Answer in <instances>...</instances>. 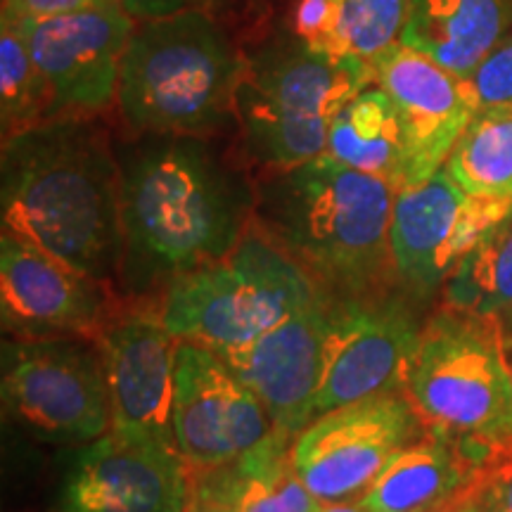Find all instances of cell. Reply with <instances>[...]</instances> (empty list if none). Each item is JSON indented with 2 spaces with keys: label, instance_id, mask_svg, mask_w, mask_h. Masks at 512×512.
Returning <instances> with one entry per match:
<instances>
[{
  "label": "cell",
  "instance_id": "1",
  "mask_svg": "<svg viewBox=\"0 0 512 512\" xmlns=\"http://www.w3.org/2000/svg\"><path fill=\"white\" fill-rule=\"evenodd\" d=\"M121 290L159 297L226 256L256 219V188L202 136H155L117 150Z\"/></svg>",
  "mask_w": 512,
  "mask_h": 512
},
{
  "label": "cell",
  "instance_id": "2",
  "mask_svg": "<svg viewBox=\"0 0 512 512\" xmlns=\"http://www.w3.org/2000/svg\"><path fill=\"white\" fill-rule=\"evenodd\" d=\"M3 235L117 285L124 261L121 171L98 117L41 124L3 143Z\"/></svg>",
  "mask_w": 512,
  "mask_h": 512
},
{
  "label": "cell",
  "instance_id": "3",
  "mask_svg": "<svg viewBox=\"0 0 512 512\" xmlns=\"http://www.w3.org/2000/svg\"><path fill=\"white\" fill-rule=\"evenodd\" d=\"M396 188L320 155L256 185V223L330 299H366L399 283L392 256Z\"/></svg>",
  "mask_w": 512,
  "mask_h": 512
},
{
  "label": "cell",
  "instance_id": "4",
  "mask_svg": "<svg viewBox=\"0 0 512 512\" xmlns=\"http://www.w3.org/2000/svg\"><path fill=\"white\" fill-rule=\"evenodd\" d=\"M247 60L204 8L138 22L121 64L117 107L155 136H202L238 119Z\"/></svg>",
  "mask_w": 512,
  "mask_h": 512
},
{
  "label": "cell",
  "instance_id": "5",
  "mask_svg": "<svg viewBox=\"0 0 512 512\" xmlns=\"http://www.w3.org/2000/svg\"><path fill=\"white\" fill-rule=\"evenodd\" d=\"M406 399L425 432L458 444L512 439V366L501 316L444 306L422 328Z\"/></svg>",
  "mask_w": 512,
  "mask_h": 512
},
{
  "label": "cell",
  "instance_id": "6",
  "mask_svg": "<svg viewBox=\"0 0 512 512\" xmlns=\"http://www.w3.org/2000/svg\"><path fill=\"white\" fill-rule=\"evenodd\" d=\"M320 294L304 268L254 219L223 259L178 278L159 299V313L178 342L226 354L306 309Z\"/></svg>",
  "mask_w": 512,
  "mask_h": 512
},
{
  "label": "cell",
  "instance_id": "7",
  "mask_svg": "<svg viewBox=\"0 0 512 512\" xmlns=\"http://www.w3.org/2000/svg\"><path fill=\"white\" fill-rule=\"evenodd\" d=\"M91 339H12L3 347L5 415L55 444H93L112 430L105 363Z\"/></svg>",
  "mask_w": 512,
  "mask_h": 512
},
{
  "label": "cell",
  "instance_id": "8",
  "mask_svg": "<svg viewBox=\"0 0 512 512\" xmlns=\"http://www.w3.org/2000/svg\"><path fill=\"white\" fill-rule=\"evenodd\" d=\"M420 430L403 392L368 396L313 420L294 439V465L320 503L358 501Z\"/></svg>",
  "mask_w": 512,
  "mask_h": 512
},
{
  "label": "cell",
  "instance_id": "9",
  "mask_svg": "<svg viewBox=\"0 0 512 512\" xmlns=\"http://www.w3.org/2000/svg\"><path fill=\"white\" fill-rule=\"evenodd\" d=\"M510 216V197L470 195L446 169L399 190L392 214V256L399 283L415 297L432 294Z\"/></svg>",
  "mask_w": 512,
  "mask_h": 512
},
{
  "label": "cell",
  "instance_id": "10",
  "mask_svg": "<svg viewBox=\"0 0 512 512\" xmlns=\"http://www.w3.org/2000/svg\"><path fill=\"white\" fill-rule=\"evenodd\" d=\"M275 432L264 403L221 354L178 342L174 439L192 477L238 463Z\"/></svg>",
  "mask_w": 512,
  "mask_h": 512
},
{
  "label": "cell",
  "instance_id": "11",
  "mask_svg": "<svg viewBox=\"0 0 512 512\" xmlns=\"http://www.w3.org/2000/svg\"><path fill=\"white\" fill-rule=\"evenodd\" d=\"M422 328L406 297L332 299L316 418L368 396L403 392Z\"/></svg>",
  "mask_w": 512,
  "mask_h": 512
},
{
  "label": "cell",
  "instance_id": "12",
  "mask_svg": "<svg viewBox=\"0 0 512 512\" xmlns=\"http://www.w3.org/2000/svg\"><path fill=\"white\" fill-rule=\"evenodd\" d=\"M46 81L53 117H100L117 102L121 64L138 22L121 3L19 24Z\"/></svg>",
  "mask_w": 512,
  "mask_h": 512
},
{
  "label": "cell",
  "instance_id": "13",
  "mask_svg": "<svg viewBox=\"0 0 512 512\" xmlns=\"http://www.w3.org/2000/svg\"><path fill=\"white\" fill-rule=\"evenodd\" d=\"M192 491L176 441L110 430L74 458L57 512H185Z\"/></svg>",
  "mask_w": 512,
  "mask_h": 512
},
{
  "label": "cell",
  "instance_id": "14",
  "mask_svg": "<svg viewBox=\"0 0 512 512\" xmlns=\"http://www.w3.org/2000/svg\"><path fill=\"white\" fill-rule=\"evenodd\" d=\"M0 311L15 339H93L121 311L112 285L29 242L0 238Z\"/></svg>",
  "mask_w": 512,
  "mask_h": 512
},
{
  "label": "cell",
  "instance_id": "15",
  "mask_svg": "<svg viewBox=\"0 0 512 512\" xmlns=\"http://www.w3.org/2000/svg\"><path fill=\"white\" fill-rule=\"evenodd\" d=\"M112 396V430L133 437L174 439V370L178 339L159 306L121 309L93 339Z\"/></svg>",
  "mask_w": 512,
  "mask_h": 512
},
{
  "label": "cell",
  "instance_id": "16",
  "mask_svg": "<svg viewBox=\"0 0 512 512\" xmlns=\"http://www.w3.org/2000/svg\"><path fill=\"white\" fill-rule=\"evenodd\" d=\"M332 299L320 294L273 330L223 356L230 370L264 403L275 430L297 439L316 420L325 373Z\"/></svg>",
  "mask_w": 512,
  "mask_h": 512
},
{
  "label": "cell",
  "instance_id": "17",
  "mask_svg": "<svg viewBox=\"0 0 512 512\" xmlns=\"http://www.w3.org/2000/svg\"><path fill=\"white\" fill-rule=\"evenodd\" d=\"M370 64L375 83L399 114L406 140V188H411L444 169L475 110L460 76L403 43H394Z\"/></svg>",
  "mask_w": 512,
  "mask_h": 512
},
{
  "label": "cell",
  "instance_id": "18",
  "mask_svg": "<svg viewBox=\"0 0 512 512\" xmlns=\"http://www.w3.org/2000/svg\"><path fill=\"white\" fill-rule=\"evenodd\" d=\"M375 83L373 64L358 57H330L294 38L247 60L240 88L302 124L330 128L363 88Z\"/></svg>",
  "mask_w": 512,
  "mask_h": 512
},
{
  "label": "cell",
  "instance_id": "19",
  "mask_svg": "<svg viewBox=\"0 0 512 512\" xmlns=\"http://www.w3.org/2000/svg\"><path fill=\"white\" fill-rule=\"evenodd\" d=\"M477 486V463L463 444L427 432L382 470L358 498L366 512H439Z\"/></svg>",
  "mask_w": 512,
  "mask_h": 512
},
{
  "label": "cell",
  "instance_id": "20",
  "mask_svg": "<svg viewBox=\"0 0 512 512\" xmlns=\"http://www.w3.org/2000/svg\"><path fill=\"white\" fill-rule=\"evenodd\" d=\"M510 0H408L403 46L465 79L505 38Z\"/></svg>",
  "mask_w": 512,
  "mask_h": 512
},
{
  "label": "cell",
  "instance_id": "21",
  "mask_svg": "<svg viewBox=\"0 0 512 512\" xmlns=\"http://www.w3.org/2000/svg\"><path fill=\"white\" fill-rule=\"evenodd\" d=\"M408 0H294L292 34L330 57L373 62L401 41Z\"/></svg>",
  "mask_w": 512,
  "mask_h": 512
},
{
  "label": "cell",
  "instance_id": "22",
  "mask_svg": "<svg viewBox=\"0 0 512 512\" xmlns=\"http://www.w3.org/2000/svg\"><path fill=\"white\" fill-rule=\"evenodd\" d=\"M294 437L275 432L238 463L195 477L230 512H318L320 503L294 465Z\"/></svg>",
  "mask_w": 512,
  "mask_h": 512
},
{
  "label": "cell",
  "instance_id": "23",
  "mask_svg": "<svg viewBox=\"0 0 512 512\" xmlns=\"http://www.w3.org/2000/svg\"><path fill=\"white\" fill-rule=\"evenodd\" d=\"M325 155L377 176L396 192L406 188V140L394 102L377 83L363 88L330 124Z\"/></svg>",
  "mask_w": 512,
  "mask_h": 512
},
{
  "label": "cell",
  "instance_id": "24",
  "mask_svg": "<svg viewBox=\"0 0 512 512\" xmlns=\"http://www.w3.org/2000/svg\"><path fill=\"white\" fill-rule=\"evenodd\" d=\"M444 169L470 195L512 200V114H477Z\"/></svg>",
  "mask_w": 512,
  "mask_h": 512
},
{
  "label": "cell",
  "instance_id": "25",
  "mask_svg": "<svg viewBox=\"0 0 512 512\" xmlns=\"http://www.w3.org/2000/svg\"><path fill=\"white\" fill-rule=\"evenodd\" d=\"M444 299V306L479 316L512 313V216L460 261L446 280Z\"/></svg>",
  "mask_w": 512,
  "mask_h": 512
},
{
  "label": "cell",
  "instance_id": "26",
  "mask_svg": "<svg viewBox=\"0 0 512 512\" xmlns=\"http://www.w3.org/2000/svg\"><path fill=\"white\" fill-rule=\"evenodd\" d=\"M53 100L19 24L0 19V128L3 143L53 121Z\"/></svg>",
  "mask_w": 512,
  "mask_h": 512
},
{
  "label": "cell",
  "instance_id": "27",
  "mask_svg": "<svg viewBox=\"0 0 512 512\" xmlns=\"http://www.w3.org/2000/svg\"><path fill=\"white\" fill-rule=\"evenodd\" d=\"M465 93L477 114H512V34L484 57L463 79Z\"/></svg>",
  "mask_w": 512,
  "mask_h": 512
},
{
  "label": "cell",
  "instance_id": "28",
  "mask_svg": "<svg viewBox=\"0 0 512 512\" xmlns=\"http://www.w3.org/2000/svg\"><path fill=\"white\" fill-rule=\"evenodd\" d=\"M477 498L494 512H512V439L486 448L477 465Z\"/></svg>",
  "mask_w": 512,
  "mask_h": 512
},
{
  "label": "cell",
  "instance_id": "29",
  "mask_svg": "<svg viewBox=\"0 0 512 512\" xmlns=\"http://www.w3.org/2000/svg\"><path fill=\"white\" fill-rule=\"evenodd\" d=\"M119 0H3L0 17L12 24H34L46 19L76 15V12L100 8Z\"/></svg>",
  "mask_w": 512,
  "mask_h": 512
},
{
  "label": "cell",
  "instance_id": "30",
  "mask_svg": "<svg viewBox=\"0 0 512 512\" xmlns=\"http://www.w3.org/2000/svg\"><path fill=\"white\" fill-rule=\"evenodd\" d=\"M124 10L136 22H147V19H159L176 15V12L202 8L207 0H119Z\"/></svg>",
  "mask_w": 512,
  "mask_h": 512
},
{
  "label": "cell",
  "instance_id": "31",
  "mask_svg": "<svg viewBox=\"0 0 512 512\" xmlns=\"http://www.w3.org/2000/svg\"><path fill=\"white\" fill-rule=\"evenodd\" d=\"M185 512H230V510L221 498H216L214 494H209V491H204L202 486H195V491H192V501Z\"/></svg>",
  "mask_w": 512,
  "mask_h": 512
},
{
  "label": "cell",
  "instance_id": "32",
  "mask_svg": "<svg viewBox=\"0 0 512 512\" xmlns=\"http://www.w3.org/2000/svg\"><path fill=\"white\" fill-rule=\"evenodd\" d=\"M439 512H479L477 486H475V491H472V494L458 498V501H453L451 505H446V508L439 510Z\"/></svg>",
  "mask_w": 512,
  "mask_h": 512
},
{
  "label": "cell",
  "instance_id": "33",
  "mask_svg": "<svg viewBox=\"0 0 512 512\" xmlns=\"http://www.w3.org/2000/svg\"><path fill=\"white\" fill-rule=\"evenodd\" d=\"M318 512H366L358 505V501H347V503H323Z\"/></svg>",
  "mask_w": 512,
  "mask_h": 512
},
{
  "label": "cell",
  "instance_id": "34",
  "mask_svg": "<svg viewBox=\"0 0 512 512\" xmlns=\"http://www.w3.org/2000/svg\"><path fill=\"white\" fill-rule=\"evenodd\" d=\"M477 501H479V498H477ZM479 512H494V510H491V508H486V505L479 503Z\"/></svg>",
  "mask_w": 512,
  "mask_h": 512
},
{
  "label": "cell",
  "instance_id": "35",
  "mask_svg": "<svg viewBox=\"0 0 512 512\" xmlns=\"http://www.w3.org/2000/svg\"><path fill=\"white\" fill-rule=\"evenodd\" d=\"M510 366H512V356H510Z\"/></svg>",
  "mask_w": 512,
  "mask_h": 512
}]
</instances>
